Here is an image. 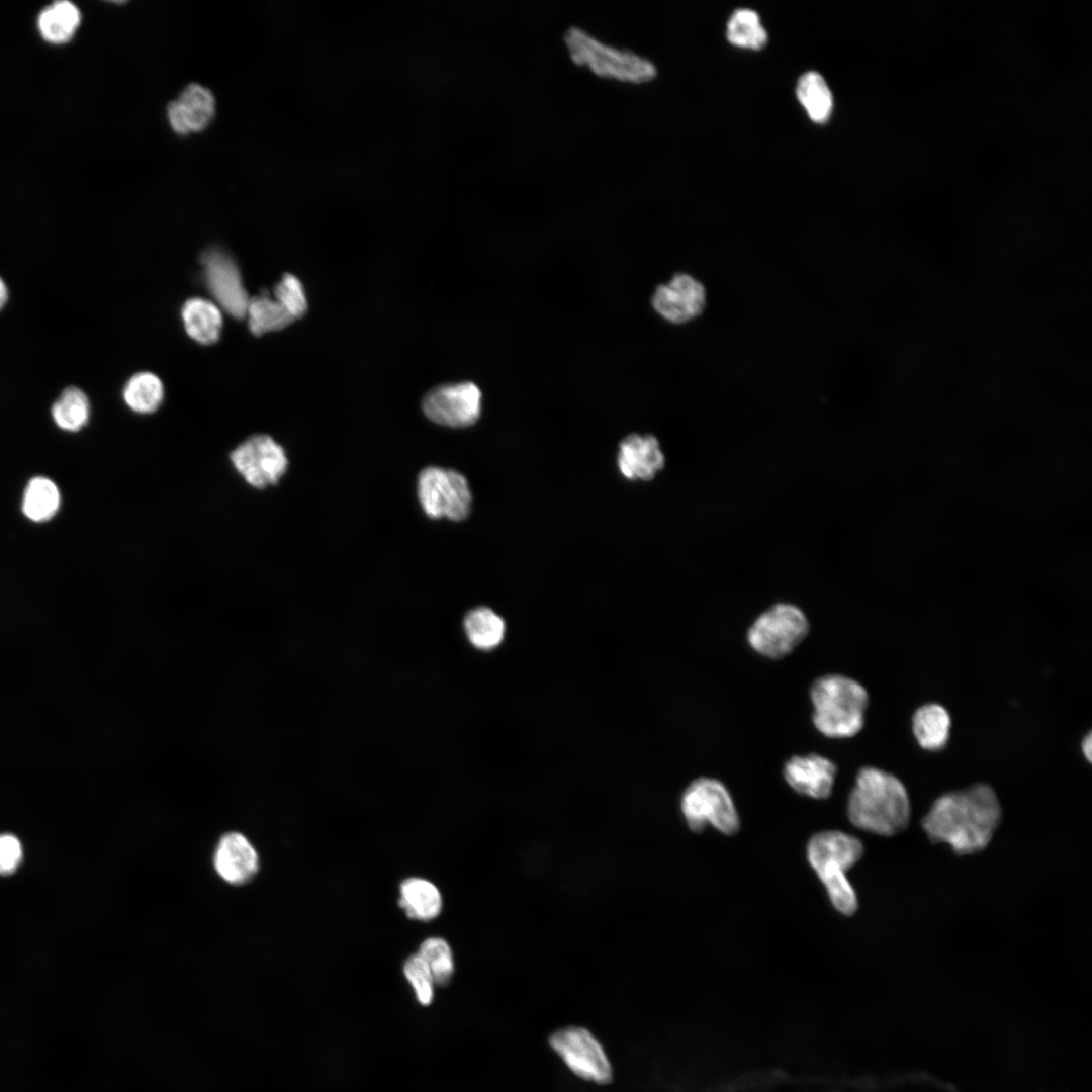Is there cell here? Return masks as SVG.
<instances>
[{
	"instance_id": "cell-15",
	"label": "cell",
	"mask_w": 1092,
	"mask_h": 1092,
	"mask_svg": "<svg viewBox=\"0 0 1092 1092\" xmlns=\"http://www.w3.org/2000/svg\"><path fill=\"white\" fill-rule=\"evenodd\" d=\"M784 778L801 795L826 799L832 793L837 766L816 753L794 755L784 765Z\"/></svg>"
},
{
	"instance_id": "cell-20",
	"label": "cell",
	"mask_w": 1092,
	"mask_h": 1092,
	"mask_svg": "<svg viewBox=\"0 0 1092 1092\" xmlns=\"http://www.w3.org/2000/svg\"><path fill=\"white\" fill-rule=\"evenodd\" d=\"M950 726L947 710L935 703L919 707L912 718V730L918 744L930 751H937L946 745Z\"/></svg>"
},
{
	"instance_id": "cell-16",
	"label": "cell",
	"mask_w": 1092,
	"mask_h": 1092,
	"mask_svg": "<svg viewBox=\"0 0 1092 1092\" xmlns=\"http://www.w3.org/2000/svg\"><path fill=\"white\" fill-rule=\"evenodd\" d=\"M665 464L658 440L652 435L631 434L619 445L617 465L629 480L652 479Z\"/></svg>"
},
{
	"instance_id": "cell-22",
	"label": "cell",
	"mask_w": 1092,
	"mask_h": 1092,
	"mask_svg": "<svg viewBox=\"0 0 1092 1092\" xmlns=\"http://www.w3.org/2000/svg\"><path fill=\"white\" fill-rule=\"evenodd\" d=\"M81 22L78 7L69 1L54 2L38 16V29L47 41L60 44L69 41Z\"/></svg>"
},
{
	"instance_id": "cell-19",
	"label": "cell",
	"mask_w": 1092,
	"mask_h": 1092,
	"mask_svg": "<svg viewBox=\"0 0 1092 1092\" xmlns=\"http://www.w3.org/2000/svg\"><path fill=\"white\" fill-rule=\"evenodd\" d=\"M462 625L469 644L480 651H491L498 647L506 633L504 619L485 606L469 610Z\"/></svg>"
},
{
	"instance_id": "cell-27",
	"label": "cell",
	"mask_w": 1092,
	"mask_h": 1092,
	"mask_svg": "<svg viewBox=\"0 0 1092 1092\" xmlns=\"http://www.w3.org/2000/svg\"><path fill=\"white\" fill-rule=\"evenodd\" d=\"M246 315L256 336L281 330L294 321L276 299L265 294L249 300Z\"/></svg>"
},
{
	"instance_id": "cell-12",
	"label": "cell",
	"mask_w": 1092,
	"mask_h": 1092,
	"mask_svg": "<svg viewBox=\"0 0 1092 1092\" xmlns=\"http://www.w3.org/2000/svg\"><path fill=\"white\" fill-rule=\"evenodd\" d=\"M201 263L209 292L233 317L246 316L249 297L234 260L218 249L203 253Z\"/></svg>"
},
{
	"instance_id": "cell-1",
	"label": "cell",
	"mask_w": 1092,
	"mask_h": 1092,
	"mask_svg": "<svg viewBox=\"0 0 1092 1092\" xmlns=\"http://www.w3.org/2000/svg\"><path fill=\"white\" fill-rule=\"evenodd\" d=\"M1002 818L999 800L986 784L938 797L922 819L929 839L946 843L959 855L973 854L991 842Z\"/></svg>"
},
{
	"instance_id": "cell-33",
	"label": "cell",
	"mask_w": 1092,
	"mask_h": 1092,
	"mask_svg": "<svg viewBox=\"0 0 1092 1092\" xmlns=\"http://www.w3.org/2000/svg\"><path fill=\"white\" fill-rule=\"evenodd\" d=\"M1081 748H1082V752H1083L1085 758L1087 759V761L1091 762V759H1092V734H1091V732H1089L1083 738Z\"/></svg>"
},
{
	"instance_id": "cell-13",
	"label": "cell",
	"mask_w": 1092,
	"mask_h": 1092,
	"mask_svg": "<svg viewBox=\"0 0 1092 1092\" xmlns=\"http://www.w3.org/2000/svg\"><path fill=\"white\" fill-rule=\"evenodd\" d=\"M651 302L654 310L667 322L685 324L704 311L707 291L696 277L678 273L656 288Z\"/></svg>"
},
{
	"instance_id": "cell-9",
	"label": "cell",
	"mask_w": 1092,
	"mask_h": 1092,
	"mask_svg": "<svg viewBox=\"0 0 1092 1092\" xmlns=\"http://www.w3.org/2000/svg\"><path fill=\"white\" fill-rule=\"evenodd\" d=\"M230 459L244 480L256 488L276 484L288 466L283 447L264 434L245 440L232 451Z\"/></svg>"
},
{
	"instance_id": "cell-28",
	"label": "cell",
	"mask_w": 1092,
	"mask_h": 1092,
	"mask_svg": "<svg viewBox=\"0 0 1092 1092\" xmlns=\"http://www.w3.org/2000/svg\"><path fill=\"white\" fill-rule=\"evenodd\" d=\"M727 39L744 49L759 50L767 42V33L758 14L747 8L737 9L727 23Z\"/></svg>"
},
{
	"instance_id": "cell-25",
	"label": "cell",
	"mask_w": 1092,
	"mask_h": 1092,
	"mask_svg": "<svg viewBox=\"0 0 1092 1092\" xmlns=\"http://www.w3.org/2000/svg\"><path fill=\"white\" fill-rule=\"evenodd\" d=\"M52 417L63 430L75 432L82 429L90 417L87 395L75 386L65 388L52 406Z\"/></svg>"
},
{
	"instance_id": "cell-6",
	"label": "cell",
	"mask_w": 1092,
	"mask_h": 1092,
	"mask_svg": "<svg viewBox=\"0 0 1092 1092\" xmlns=\"http://www.w3.org/2000/svg\"><path fill=\"white\" fill-rule=\"evenodd\" d=\"M809 630V620L802 609L791 603H777L753 621L746 637L755 652L776 660L790 654Z\"/></svg>"
},
{
	"instance_id": "cell-34",
	"label": "cell",
	"mask_w": 1092,
	"mask_h": 1092,
	"mask_svg": "<svg viewBox=\"0 0 1092 1092\" xmlns=\"http://www.w3.org/2000/svg\"><path fill=\"white\" fill-rule=\"evenodd\" d=\"M7 300H8V289H7V286H6L5 282L0 277V310L4 307Z\"/></svg>"
},
{
	"instance_id": "cell-17",
	"label": "cell",
	"mask_w": 1092,
	"mask_h": 1092,
	"mask_svg": "<svg viewBox=\"0 0 1092 1092\" xmlns=\"http://www.w3.org/2000/svg\"><path fill=\"white\" fill-rule=\"evenodd\" d=\"M214 867L225 882L241 885L249 882L258 872V854L244 835L228 833L218 842Z\"/></svg>"
},
{
	"instance_id": "cell-5",
	"label": "cell",
	"mask_w": 1092,
	"mask_h": 1092,
	"mask_svg": "<svg viewBox=\"0 0 1092 1092\" xmlns=\"http://www.w3.org/2000/svg\"><path fill=\"white\" fill-rule=\"evenodd\" d=\"M563 40L573 62L588 67L600 76L643 83L657 74L649 59L627 49L603 43L580 27H569Z\"/></svg>"
},
{
	"instance_id": "cell-4",
	"label": "cell",
	"mask_w": 1092,
	"mask_h": 1092,
	"mask_svg": "<svg viewBox=\"0 0 1092 1092\" xmlns=\"http://www.w3.org/2000/svg\"><path fill=\"white\" fill-rule=\"evenodd\" d=\"M862 854L860 840L841 831L819 832L808 843V860L823 883L832 905L843 915H852L858 907L856 893L846 872Z\"/></svg>"
},
{
	"instance_id": "cell-30",
	"label": "cell",
	"mask_w": 1092,
	"mask_h": 1092,
	"mask_svg": "<svg viewBox=\"0 0 1092 1092\" xmlns=\"http://www.w3.org/2000/svg\"><path fill=\"white\" fill-rule=\"evenodd\" d=\"M403 974L412 985L418 1002L429 1005L434 996V979L424 959L417 952L403 964Z\"/></svg>"
},
{
	"instance_id": "cell-21",
	"label": "cell",
	"mask_w": 1092,
	"mask_h": 1092,
	"mask_svg": "<svg viewBox=\"0 0 1092 1092\" xmlns=\"http://www.w3.org/2000/svg\"><path fill=\"white\" fill-rule=\"evenodd\" d=\"M181 314L185 330L193 340L203 345L218 340L222 316L215 304L199 297L190 298L184 303Z\"/></svg>"
},
{
	"instance_id": "cell-10",
	"label": "cell",
	"mask_w": 1092,
	"mask_h": 1092,
	"mask_svg": "<svg viewBox=\"0 0 1092 1092\" xmlns=\"http://www.w3.org/2000/svg\"><path fill=\"white\" fill-rule=\"evenodd\" d=\"M550 1045L578 1077L596 1083H608L612 1067L601 1043L585 1028L571 1026L550 1036Z\"/></svg>"
},
{
	"instance_id": "cell-3",
	"label": "cell",
	"mask_w": 1092,
	"mask_h": 1092,
	"mask_svg": "<svg viewBox=\"0 0 1092 1092\" xmlns=\"http://www.w3.org/2000/svg\"><path fill=\"white\" fill-rule=\"evenodd\" d=\"M812 722L824 736L846 738L863 727L869 695L857 680L843 674H824L811 685Z\"/></svg>"
},
{
	"instance_id": "cell-14",
	"label": "cell",
	"mask_w": 1092,
	"mask_h": 1092,
	"mask_svg": "<svg viewBox=\"0 0 1092 1092\" xmlns=\"http://www.w3.org/2000/svg\"><path fill=\"white\" fill-rule=\"evenodd\" d=\"M215 105L214 95L208 88L191 83L168 104L167 119L177 134L200 132L213 120Z\"/></svg>"
},
{
	"instance_id": "cell-26",
	"label": "cell",
	"mask_w": 1092,
	"mask_h": 1092,
	"mask_svg": "<svg viewBox=\"0 0 1092 1092\" xmlns=\"http://www.w3.org/2000/svg\"><path fill=\"white\" fill-rule=\"evenodd\" d=\"M164 389L161 380L151 372H140L125 384L123 398L135 413L150 414L162 403Z\"/></svg>"
},
{
	"instance_id": "cell-11",
	"label": "cell",
	"mask_w": 1092,
	"mask_h": 1092,
	"mask_svg": "<svg viewBox=\"0 0 1092 1092\" xmlns=\"http://www.w3.org/2000/svg\"><path fill=\"white\" fill-rule=\"evenodd\" d=\"M481 398L480 389L472 382L446 384L429 391L422 401V408L436 424L463 428L478 420Z\"/></svg>"
},
{
	"instance_id": "cell-23",
	"label": "cell",
	"mask_w": 1092,
	"mask_h": 1092,
	"mask_svg": "<svg viewBox=\"0 0 1092 1092\" xmlns=\"http://www.w3.org/2000/svg\"><path fill=\"white\" fill-rule=\"evenodd\" d=\"M797 98L809 117L817 123L825 122L833 109L832 93L817 72H807L801 76L796 87Z\"/></svg>"
},
{
	"instance_id": "cell-18",
	"label": "cell",
	"mask_w": 1092,
	"mask_h": 1092,
	"mask_svg": "<svg viewBox=\"0 0 1092 1092\" xmlns=\"http://www.w3.org/2000/svg\"><path fill=\"white\" fill-rule=\"evenodd\" d=\"M398 905L405 915L414 920L429 921L436 918L442 909V896L438 888L430 881L412 877L401 882Z\"/></svg>"
},
{
	"instance_id": "cell-29",
	"label": "cell",
	"mask_w": 1092,
	"mask_h": 1092,
	"mask_svg": "<svg viewBox=\"0 0 1092 1092\" xmlns=\"http://www.w3.org/2000/svg\"><path fill=\"white\" fill-rule=\"evenodd\" d=\"M418 953L427 963L434 983L446 986L454 973V959L449 943L441 937H429L421 943Z\"/></svg>"
},
{
	"instance_id": "cell-24",
	"label": "cell",
	"mask_w": 1092,
	"mask_h": 1092,
	"mask_svg": "<svg viewBox=\"0 0 1092 1092\" xmlns=\"http://www.w3.org/2000/svg\"><path fill=\"white\" fill-rule=\"evenodd\" d=\"M60 506V492L57 485L47 477L32 478L24 491L22 510L24 515L34 521L51 519Z\"/></svg>"
},
{
	"instance_id": "cell-8",
	"label": "cell",
	"mask_w": 1092,
	"mask_h": 1092,
	"mask_svg": "<svg viewBox=\"0 0 1092 1092\" xmlns=\"http://www.w3.org/2000/svg\"><path fill=\"white\" fill-rule=\"evenodd\" d=\"M417 489L420 504L431 518L461 521L470 512L471 490L466 478L458 471L426 467L418 476Z\"/></svg>"
},
{
	"instance_id": "cell-7",
	"label": "cell",
	"mask_w": 1092,
	"mask_h": 1092,
	"mask_svg": "<svg viewBox=\"0 0 1092 1092\" xmlns=\"http://www.w3.org/2000/svg\"><path fill=\"white\" fill-rule=\"evenodd\" d=\"M680 810L691 830L702 831L711 825L731 835L738 831L739 816L727 788L718 780L701 777L684 791Z\"/></svg>"
},
{
	"instance_id": "cell-32",
	"label": "cell",
	"mask_w": 1092,
	"mask_h": 1092,
	"mask_svg": "<svg viewBox=\"0 0 1092 1092\" xmlns=\"http://www.w3.org/2000/svg\"><path fill=\"white\" fill-rule=\"evenodd\" d=\"M22 857L19 840L11 834L0 835V874L12 873Z\"/></svg>"
},
{
	"instance_id": "cell-2",
	"label": "cell",
	"mask_w": 1092,
	"mask_h": 1092,
	"mask_svg": "<svg viewBox=\"0 0 1092 1092\" xmlns=\"http://www.w3.org/2000/svg\"><path fill=\"white\" fill-rule=\"evenodd\" d=\"M847 814L861 830L882 836L901 833L911 815L907 790L894 775L873 766L862 767L848 798Z\"/></svg>"
},
{
	"instance_id": "cell-31",
	"label": "cell",
	"mask_w": 1092,
	"mask_h": 1092,
	"mask_svg": "<svg viewBox=\"0 0 1092 1092\" xmlns=\"http://www.w3.org/2000/svg\"><path fill=\"white\" fill-rule=\"evenodd\" d=\"M275 299L293 318L303 316L307 310L304 288L293 274H285L274 289Z\"/></svg>"
}]
</instances>
